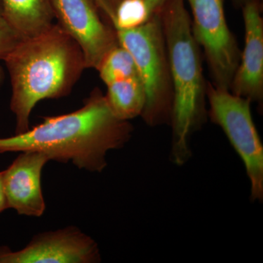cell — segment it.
I'll use <instances>...</instances> for the list:
<instances>
[{
    "label": "cell",
    "instance_id": "19",
    "mask_svg": "<svg viewBox=\"0 0 263 263\" xmlns=\"http://www.w3.org/2000/svg\"><path fill=\"white\" fill-rule=\"evenodd\" d=\"M233 4L236 8H241L243 5L246 4L247 2L250 1V0H232Z\"/></svg>",
    "mask_w": 263,
    "mask_h": 263
},
{
    "label": "cell",
    "instance_id": "2",
    "mask_svg": "<svg viewBox=\"0 0 263 263\" xmlns=\"http://www.w3.org/2000/svg\"><path fill=\"white\" fill-rule=\"evenodd\" d=\"M3 61L11 85L15 134L30 128L31 114L38 103L70 95L87 69L80 46L57 23L21 40Z\"/></svg>",
    "mask_w": 263,
    "mask_h": 263
},
{
    "label": "cell",
    "instance_id": "17",
    "mask_svg": "<svg viewBox=\"0 0 263 263\" xmlns=\"http://www.w3.org/2000/svg\"><path fill=\"white\" fill-rule=\"evenodd\" d=\"M8 209L4 186H3V171H0V214Z\"/></svg>",
    "mask_w": 263,
    "mask_h": 263
},
{
    "label": "cell",
    "instance_id": "21",
    "mask_svg": "<svg viewBox=\"0 0 263 263\" xmlns=\"http://www.w3.org/2000/svg\"><path fill=\"white\" fill-rule=\"evenodd\" d=\"M0 14L3 15V7H2L1 0H0Z\"/></svg>",
    "mask_w": 263,
    "mask_h": 263
},
{
    "label": "cell",
    "instance_id": "5",
    "mask_svg": "<svg viewBox=\"0 0 263 263\" xmlns=\"http://www.w3.org/2000/svg\"><path fill=\"white\" fill-rule=\"evenodd\" d=\"M208 117L224 131L245 164L251 183V200H263V147L247 99L207 82Z\"/></svg>",
    "mask_w": 263,
    "mask_h": 263
},
{
    "label": "cell",
    "instance_id": "15",
    "mask_svg": "<svg viewBox=\"0 0 263 263\" xmlns=\"http://www.w3.org/2000/svg\"><path fill=\"white\" fill-rule=\"evenodd\" d=\"M22 39L3 15L0 14V61L4 60Z\"/></svg>",
    "mask_w": 263,
    "mask_h": 263
},
{
    "label": "cell",
    "instance_id": "8",
    "mask_svg": "<svg viewBox=\"0 0 263 263\" xmlns=\"http://www.w3.org/2000/svg\"><path fill=\"white\" fill-rule=\"evenodd\" d=\"M101 261L95 240L74 226L33 237L24 249L13 252L0 247V263H97Z\"/></svg>",
    "mask_w": 263,
    "mask_h": 263
},
{
    "label": "cell",
    "instance_id": "11",
    "mask_svg": "<svg viewBox=\"0 0 263 263\" xmlns=\"http://www.w3.org/2000/svg\"><path fill=\"white\" fill-rule=\"evenodd\" d=\"M3 15L23 38L35 35L53 23L51 0H1Z\"/></svg>",
    "mask_w": 263,
    "mask_h": 263
},
{
    "label": "cell",
    "instance_id": "13",
    "mask_svg": "<svg viewBox=\"0 0 263 263\" xmlns=\"http://www.w3.org/2000/svg\"><path fill=\"white\" fill-rule=\"evenodd\" d=\"M105 85L139 76L136 62L127 49L119 45L109 51L97 70Z\"/></svg>",
    "mask_w": 263,
    "mask_h": 263
},
{
    "label": "cell",
    "instance_id": "18",
    "mask_svg": "<svg viewBox=\"0 0 263 263\" xmlns=\"http://www.w3.org/2000/svg\"><path fill=\"white\" fill-rule=\"evenodd\" d=\"M148 8H149L152 14L155 13L160 9V7L163 4L164 0H145Z\"/></svg>",
    "mask_w": 263,
    "mask_h": 263
},
{
    "label": "cell",
    "instance_id": "20",
    "mask_svg": "<svg viewBox=\"0 0 263 263\" xmlns=\"http://www.w3.org/2000/svg\"><path fill=\"white\" fill-rule=\"evenodd\" d=\"M5 78V72L4 68L0 65V90H1L3 84H4Z\"/></svg>",
    "mask_w": 263,
    "mask_h": 263
},
{
    "label": "cell",
    "instance_id": "14",
    "mask_svg": "<svg viewBox=\"0 0 263 263\" xmlns=\"http://www.w3.org/2000/svg\"><path fill=\"white\" fill-rule=\"evenodd\" d=\"M152 15L145 0H124L107 22L114 28L130 29L143 25Z\"/></svg>",
    "mask_w": 263,
    "mask_h": 263
},
{
    "label": "cell",
    "instance_id": "7",
    "mask_svg": "<svg viewBox=\"0 0 263 263\" xmlns=\"http://www.w3.org/2000/svg\"><path fill=\"white\" fill-rule=\"evenodd\" d=\"M57 23L80 46L86 68L98 70L109 51L119 46L117 32L92 0H51Z\"/></svg>",
    "mask_w": 263,
    "mask_h": 263
},
{
    "label": "cell",
    "instance_id": "1",
    "mask_svg": "<svg viewBox=\"0 0 263 263\" xmlns=\"http://www.w3.org/2000/svg\"><path fill=\"white\" fill-rule=\"evenodd\" d=\"M43 119L24 133L0 138V154L41 152L50 161L71 162L78 168L101 173L108 165L109 151L122 148L133 133L129 121L114 115L99 88L92 90L79 110Z\"/></svg>",
    "mask_w": 263,
    "mask_h": 263
},
{
    "label": "cell",
    "instance_id": "6",
    "mask_svg": "<svg viewBox=\"0 0 263 263\" xmlns=\"http://www.w3.org/2000/svg\"><path fill=\"white\" fill-rule=\"evenodd\" d=\"M191 10L195 40L203 51L212 81L216 88L229 90L240 51L227 22L224 0H185Z\"/></svg>",
    "mask_w": 263,
    "mask_h": 263
},
{
    "label": "cell",
    "instance_id": "9",
    "mask_svg": "<svg viewBox=\"0 0 263 263\" xmlns=\"http://www.w3.org/2000/svg\"><path fill=\"white\" fill-rule=\"evenodd\" d=\"M245 44L239 64L230 84L232 94L262 108L263 18L261 0H250L241 8Z\"/></svg>",
    "mask_w": 263,
    "mask_h": 263
},
{
    "label": "cell",
    "instance_id": "3",
    "mask_svg": "<svg viewBox=\"0 0 263 263\" xmlns=\"http://www.w3.org/2000/svg\"><path fill=\"white\" fill-rule=\"evenodd\" d=\"M165 38L174 91L171 160L183 165L192 157L190 140L208 117L201 50L194 36L185 0H164L157 10Z\"/></svg>",
    "mask_w": 263,
    "mask_h": 263
},
{
    "label": "cell",
    "instance_id": "12",
    "mask_svg": "<svg viewBox=\"0 0 263 263\" xmlns=\"http://www.w3.org/2000/svg\"><path fill=\"white\" fill-rule=\"evenodd\" d=\"M105 95L110 110L124 121L141 116L146 104V91L139 76L107 85Z\"/></svg>",
    "mask_w": 263,
    "mask_h": 263
},
{
    "label": "cell",
    "instance_id": "4",
    "mask_svg": "<svg viewBox=\"0 0 263 263\" xmlns=\"http://www.w3.org/2000/svg\"><path fill=\"white\" fill-rule=\"evenodd\" d=\"M119 45L136 62L145 91L146 104L141 117L149 127L171 125L174 91L168 54L159 12L146 23L130 29L114 28Z\"/></svg>",
    "mask_w": 263,
    "mask_h": 263
},
{
    "label": "cell",
    "instance_id": "16",
    "mask_svg": "<svg viewBox=\"0 0 263 263\" xmlns=\"http://www.w3.org/2000/svg\"><path fill=\"white\" fill-rule=\"evenodd\" d=\"M105 21L114 15L118 5L124 0H92Z\"/></svg>",
    "mask_w": 263,
    "mask_h": 263
},
{
    "label": "cell",
    "instance_id": "10",
    "mask_svg": "<svg viewBox=\"0 0 263 263\" xmlns=\"http://www.w3.org/2000/svg\"><path fill=\"white\" fill-rule=\"evenodd\" d=\"M48 156L41 152H21L8 168L3 171V186L8 209L19 215L40 217L46 210L41 187V174Z\"/></svg>",
    "mask_w": 263,
    "mask_h": 263
}]
</instances>
